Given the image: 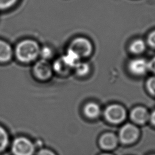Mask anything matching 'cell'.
Listing matches in <instances>:
<instances>
[{
    "mask_svg": "<svg viewBox=\"0 0 155 155\" xmlns=\"http://www.w3.org/2000/svg\"><path fill=\"white\" fill-rule=\"evenodd\" d=\"M149 70L155 73V57L152 58L150 62H148Z\"/></svg>",
    "mask_w": 155,
    "mask_h": 155,
    "instance_id": "obj_22",
    "label": "cell"
},
{
    "mask_svg": "<svg viewBox=\"0 0 155 155\" xmlns=\"http://www.w3.org/2000/svg\"><path fill=\"white\" fill-rule=\"evenodd\" d=\"M35 155H57V154L50 148L42 147L36 151Z\"/></svg>",
    "mask_w": 155,
    "mask_h": 155,
    "instance_id": "obj_20",
    "label": "cell"
},
{
    "mask_svg": "<svg viewBox=\"0 0 155 155\" xmlns=\"http://www.w3.org/2000/svg\"><path fill=\"white\" fill-rule=\"evenodd\" d=\"M149 120L154 126H155V110L153 111L151 114H150Z\"/></svg>",
    "mask_w": 155,
    "mask_h": 155,
    "instance_id": "obj_23",
    "label": "cell"
},
{
    "mask_svg": "<svg viewBox=\"0 0 155 155\" xmlns=\"http://www.w3.org/2000/svg\"><path fill=\"white\" fill-rule=\"evenodd\" d=\"M147 88L153 95H155V76L150 78L147 82Z\"/></svg>",
    "mask_w": 155,
    "mask_h": 155,
    "instance_id": "obj_19",
    "label": "cell"
},
{
    "mask_svg": "<svg viewBox=\"0 0 155 155\" xmlns=\"http://www.w3.org/2000/svg\"><path fill=\"white\" fill-rule=\"evenodd\" d=\"M119 143L117 135L113 132H106L102 134L99 139L98 144L99 147L105 151H110L114 150Z\"/></svg>",
    "mask_w": 155,
    "mask_h": 155,
    "instance_id": "obj_7",
    "label": "cell"
},
{
    "mask_svg": "<svg viewBox=\"0 0 155 155\" xmlns=\"http://www.w3.org/2000/svg\"><path fill=\"white\" fill-rule=\"evenodd\" d=\"M62 58L65 63L71 68H74L76 64L81 61V58L75 52L68 48H67L65 54Z\"/></svg>",
    "mask_w": 155,
    "mask_h": 155,
    "instance_id": "obj_13",
    "label": "cell"
},
{
    "mask_svg": "<svg viewBox=\"0 0 155 155\" xmlns=\"http://www.w3.org/2000/svg\"><path fill=\"white\" fill-rule=\"evenodd\" d=\"M147 41L151 47L155 48V30L153 31L149 34L147 38Z\"/></svg>",
    "mask_w": 155,
    "mask_h": 155,
    "instance_id": "obj_21",
    "label": "cell"
},
{
    "mask_svg": "<svg viewBox=\"0 0 155 155\" xmlns=\"http://www.w3.org/2000/svg\"><path fill=\"white\" fill-rule=\"evenodd\" d=\"M150 155H155V154H150Z\"/></svg>",
    "mask_w": 155,
    "mask_h": 155,
    "instance_id": "obj_25",
    "label": "cell"
},
{
    "mask_svg": "<svg viewBox=\"0 0 155 155\" xmlns=\"http://www.w3.org/2000/svg\"><path fill=\"white\" fill-rule=\"evenodd\" d=\"M68 48L75 52L81 59L88 57L91 54L93 46L87 38L79 36L74 38L70 42Z\"/></svg>",
    "mask_w": 155,
    "mask_h": 155,
    "instance_id": "obj_4",
    "label": "cell"
},
{
    "mask_svg": "<svg viewBox=\"0 0 155 155\" xmlns=\"http://www.w3.org/2000/svg\"><path fill=\"white\" fill-rule=\"evenodd\" d=\"M99 155H114V154L108 152V151H106V152H104V153H102L100 154Z\"/></svg>",
    "mask_w": 155,
    "mask_h": 155,
    "instance_id": "obj_24",
    "label": "cell"
},
{
    "mask_svg": "<svg viewBox=\"0 0 155 155\" xmlns=\"http://www.w3.org/2000/svg\"><path fill=\"white\" fill-rule=\"evenodd\" d=\"M85 116L90 119H94L98 117L101 114V108L95 102L87 103L83 110Z\"/></svg>",
    "mask_w": 155,
    "mask_h": 155,
    "instance_id": "obj_11",
    "label": "cell"
},
{
    "mask_svg": "<svg viewBox=\"0 0 155 155\" xmlns=\"http://www.w3.org/2000/svg\"><path fill=\"white\" fill-rule=\"evenodd\" d=\"M8 131L0 125V154L4 153L10 147V139Z\"/></svg>",
    "mask_w": 155,
    "mask_h": 155,
    "instance_id": "obj_14",
    "label": "cell"
},
{
    "mask_svg": "<svg viewBox=\"0 0 155 155\" xmlns=\"http://www.w3.org/2000/svg\"><path fill=\"white\" fill-rule=\"evenodd\" d=\"M130 117L134 124L143 125L149 120L150 114L145 108L137 107L131 110Z\"/></svg>",
    "mask_w": 155,
    "mask_h": 155,
    "instance_id": "obj_9",
    "label": "cell"
},
{
    "mask_svg": "<svg viewBox=\"0 0 155 155\" xmlns=\"http://www.w3.org/2000/svg\"><path fill=\"white\" fill-rule=\"evenodd\" d=\"M140 135V130L136 124L127 123L120 128L117 136L121 143L131 145L139 140Z\"/></svg>",
    "mask_w": 155,
    "mask_h": 155,
    "instance_id": "obj_3",
    "label": "cell"
},
{
    "mask_svg": "<svg viewBox=\"0 0 155 155\" xmlns=\"http://www.w3.org/2000/svg\"><path fill=\"white\" fill-rule=\"evenodd\" d=\"M53 70L61 75H66L71 70L70 68L64 61L62 57L54 61L52 65Z\"/></svg>",
    "mask_w": 155,
    "mask_h": 155,
    "instance_id": "obj_12",
    "label": "cell"
},
{
    "mask_svg": "<svg viewBox=\"0 0 155 155\" xmlns=\"http://www.w3.org/2000/svg\"><path fill=\"white\" fill-rule=\"evenodd\" d=\"M18 0H0V10L8 9L13 6Z\"/></svg>",
    "mask_w": 155,
    "mask_h": 155,
    "instance_id": "obj_18",
    "label": "cell"
},
{
    "mask_svg": "<svg viewBox=\"0 0 155 155\" xmlns=\"http://www.w3.org/2000/svg\"><path fill=\"white\" fill-rule=\"evenodd\" d=\"M12 155H35L37 147L35 143L25 136L15 137L10 145Z\"/></svg>",
    "mask_w": 155,
    "mask_h": 155,
    "instance_id": "obj_2",
    "label": "cell"
},
{
    "mask_svg": "<svg viewBox=\"0 0 155 155\" xmlns=\"http://www.w3.org/2000/svg\"><path fill=\"white\" fill-rule=\"evenodd\" d=\"M13 50L6 41L0 39V62H8L12 58Z\"/></svg>",
    "mask_w": 155,
    "mask_h": 155,
    "instance_id": "obj_10",
    "label": "cell"
},
{
    "mask_svg": "<svg viewBox=\"0 0 155 155\" xmlns=\"http://www.w3.org/2000/svg\"><path fill=\"white\" fill-rule=\"evenodd\" d=\"M128 67L130 71L136 76H142L149 70L148 62L143 58L132 59Z\"/></svg>",
    "mask_w": 155,
    "mask_h": 155,
    "instance_id": "obj_8",
    "label": "cell"
},
{
    "mask_svg": "<svg viewBox=\"0 0 155 155\" xmlns=\"http://www.w3.org/2000/svg\"><path fill=\"white\" fill-rule=\"evenodd\" d=\"M40 47L37 42L31 39L20 41L16 46L15 54L21 62L29 63L35 61L39 55Z\"/></svg>",
    "mask_w": 155,
    "mask_h": 155,
    "instance_id": "obj_1",
    "label": "cell"
},
{
    "mask_svg": "<svg viewBox=\"0 0 155 155\" xmlns=\"http://www.w3.org/2000/svg\"><path fill=\"white\" fill-rule=\"evenodd\" d=\"M105 119L110 124H119L124 121L127 116L125 109L120 105L111 104L108 106L105 111Z\"/></svg>",
    "mask_w": 155,
    "mask_h": 155,
    "instance_id": "obj_5",
    "label": "cell"
},
{
    "mask_svg": "<svg viewBox=\"0 0 155 155\" xmlns=\"http://www.w3.org/2000/svg\"><path fill=\"white\" fill-rule=\"evenodd\" d=\"M76 73L80 76H84L87 75L90 71V65L88 63L80 61L74 67Z\"/></svg>",
    "mask_w": 155,
    "mask_h": 155,
    "instance_id": "obj_16",
    "label": "cell"
},
{
    "mask_svg": "<svg viewBox=\"0 0 155 155\" xmlns=\"http://www.w3.org/2000/svg\"><path fill=\"white\" fill-rule=\"evenodd\" d=\"M53 54V50L51 48L48 46H44L40 48L39 55L41 56V58L45 60H48L50 59Z\"/></svg>",
    "mask_w": 155,
    "mask_h": 155,
    "instance_id": "obj_17",
    "label": "cell"
},
{
    "mask_svg": "<svg viewBox=\"0 0 155 155\" xmlns=\"http://www.w3.org/2000/svg\"><path fill=\"white\" fill-rule=\"evenodd\" d=\"M53 71L52 65L48 61L43 59L38 61L33 68L35 76L41 81L49 79L52 76Z\"/></svg>",
    "mask_w": 155,
    "mask_h": 155,
    "instance_id": "obj_6",
    "label": "cell"
},
{
    "mask_svg": "<svg viewBox=\"0 0 155 155\" xmlns=\"http://www.w3.org/2000/svg\"><path fill=\"white\" fill-rule=\"evenodd\" d=\"M146 48L144 41L142 39H135L130 45L129 49L130 51L134 54H140L143 53Z\"/></svg>",
    "mask_w": 155,
    "mask_h": 155,
    "instance_id": "obj_15",
    "label": "cell"
}]
</instances>
